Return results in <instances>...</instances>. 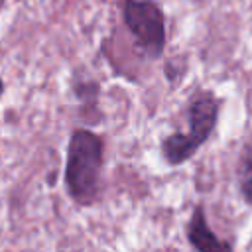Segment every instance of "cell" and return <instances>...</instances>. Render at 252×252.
Listing matches in <instances>:
<instances>
[{"instance_id": "8992f818", "label": "cell", "mask_w": 252, "mask_h": 252, "mask_svg": "<svg viewBox=\"0 0 252 252\" xmlns=\"http://www.w3.org/2000/svg\"><path fill=\"white\" fill-rule=\"evenodd\" d=\"M0 94H2V81H0Z\"/></svg>"}, {"instance_id": "3957f363", "label": "cell", "mask_w": 252, "mask_h": 252, "mask_svg": "<svg viewBox=\"0 0 252 252\" xmlns=\"http://www.w3.org/2000/svg\"><path fill=\"white\" fill-rule=\"evenodd\" d=\"M122 20L144 57H161L165 47V16L156 2L122 0Z\"/></svg>"}, {"instance_id": "5b68a950", "label": "cell", "mask_w": 252, "mask_h": 252, "mask_svg": "<svg viewBox=\"0 0 252 252\" xmlns=\"http://www.w3.org/2000/svg\"><path fill=\"white\" fill-rule=\"evenodd\" d=\"M240 193L248 205H252V156L244 161L240 169Z\"/></svg>"}, {"instance_id": "7a4b0ae2", "label": "cell", "mask_w": 252, "mask_h": 252, "mask_svg": "<svg viewBox=\"0 0 252 252\" xmlns=\"http://www.w3.org/2000/svg\"><path fill=\"white\" fill-rule=\"evenodd\" d=\"M219 98L211 91L199 93L187 110L189 132H173L161 142V156L169 165H181L211 138L219 120Z\"/></svg>"}, {"instance_id": "277c9868", "label": "cell", "mask_w": 252, "mask_h": 252, "mask_svg": "<svg viewBox=\"0 0 252 252\" xmlns=\"http://www.w3.org/2000/svg\"><path fill=\"white\" fill-rule=\"evenodd\" d=\"M185 234L189 244L195 248V252H234L232 244L228 240L219 238L215 230L209 226L203 205H197L193 209V215L185 226Z\"/></svg>"}, {"instance_id": "6da1fadb", "label": "cell", "mask_w": 252, "mask_h": 252, "mask_svg": "<svg viewBox=\"0 0 252 252\" xmlns=\"http://www.w3.org/2000/svg\"><path fill=\"white\" fill-rule=\"evenodd\" d=\"M102 140L91 130H75L69 140L65 183L71 199L79 205H93L100 189Z\"/></svg>"}]
</instances>
